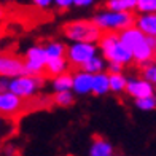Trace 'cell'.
Instances as JSON below:
<instances>
[{
    "label": "cell",
    "instance_id": "1",
    "mask_svg": "<svg viewBox=\"0 0 156 156\" xmlns=\"http://www.w3.org/2000/svg\"><path fill=\"white\" fill-rule=\"evenodd\" d=\"M123 43L129 48V51L132 53L134 62L140 66L144 62H150V61H156V51L153 49V46L150 45L148 35H145L137 26H131L127 29L119 32Z\"/></svg>",
    "mask_w": 156,
    "mask_h": 156
},
{
    "label": "cell",
    "instance_id": "2",
    "mask_svg": "<svg viewBox=\"0 0 156 156\" xmlns=\"http://www.w3.org/2000/svg\"><path fill=\"white\" fill-rule=\"evenodd\" d=\"M97 45L102 56L107 59V62H119L127 66L134 61L132 53L119 37V32H104L101 40L97 41Z\"/></svg>",
    "mask_w": 156,
    "mask_h": 156
},
{
    "label": "cell",
    "instance_id": "3",
    "mask_svg": "<svg viewBox=\"0 0 156 156\" xmlns=\"http://www.w3.org/2000/svg\"><path fill=\"white\" fill-rule=\"evenodd\" d=\"M62 34L69 41H91V43H97L104 32L94 23V19H75L64 24Z\"/></svg>",
    "mask_w": 156,
    "mask_h": 156
},
{
    "label": "cell",
    "instance_id": "4",
    "mask_svg": "<svg viewBox=\"0 0 156 156\" xmlns=\"http://www.w3.org/2000/svg\"><path fill=\"white\" fill-rule=\"evenodd\" d=\"M136 18L132 11H113L104 10L94 15V23L101 27L102 32H121L131 26H136Z\"/></svg>",
    "mask_w": 156,
    "mask_h": 156
},
{
    "label": "cell",
    "instance_id": "5",
    "mask_svg": "<svg viewBox=\"0 0 156 156\" xmlns=\"http://www.w3.org/2000/svg\"><path fill=\"white\" fill-rule=\"evenodd\" d=\"M45 84V80L41 75H21L16 78H10L8 91H13L15 94L21 96L23 99H30L35 96L37 89H41Z\"/></svg>",
    "mask_w": 156,
    "mask_h": 156
},
{
    "label": "cell",
    "instance_id": "6",
    "mask_svg": "<svg viewBox=\"0 0 156 156\" xmlns=\"http://www.w3.org/2000/svg\"><path fill=\"white\" fill-rule=\"evenodd\" d=\"M99 45L91 41H72V45L67 46L66 58L69 64L75 69H81L91 58L97 54Z\"/></svg>",
    "mask_w": 156,
    "mask_h": 156
},
{
    "label": "cell",
    "instance_id": "7",
    "mask_svg": "<svg viewBox=\"0 0 156 156\" xmlns=\"http://www.w3.org/2000/svg\"><path fill=\"white\" fill-rule=\"evenodd\" d=\"M26 70L29 75H41L45 73V67L48 62V54L45 51V46L34 45L26 51Z\"/></svg>",
    "mask_w": 156,
    "mask_h": 156
},
{
    "label": "cell",
    "instance_id": "8",
    "mask_svg": "<svg viewBox=\"0 0 156 156\" xmlns=\"http://www.w3.org/2000/svg\"><path fill=\"white\" fill-rule=\"evenodd\" d=\"M26 61L15 54H2L0 58V75L6 78H16L26 75Z\"/></svg>",
    "mask_w": 156,
    "mask_h": 156
},
{
    "label": "cell",
    "instance_id": "9",
    "mask_svg": "<svg viewBox=\"0 0 156 156\" xmlns=\"http://www.w3.org/2000/svg\"><path fill=\"white\" fill-rule=\"evenodd\" d=\"M24 110V99L13 91L0 93V112L3 116H15Z\"/></svg>",
    "mask_w": 156,
    "mask_h": 156
},
{
    "label": "cell",
    "instance_id": "10",
    "mask_svg": "<svg viewBox=\"0 0 156 156\" xmlns=\"http://www.w3.org/2000/svg\"><path fill=\"white\" fill-rule=\"evenodd\" d=\"M126 93L129 94L132 99H140V97H148L153 96L156 93V86L154 83L147 80V78H131L127 81L126 86Z\"/></svg>",
    "mask_w": 156,
    "mask_h": 156
},
{
    "label": "cell",
    "instance_id": "11",
    "mask_svg": "<svg viewBox=\"0 0 156 156\" xmlns=\"http://www.w3.org/2000/svg\"><path fill=\"white\" fill-rule=\"evenodd\" d=\"M93 83H94V75L86 72L83 69H78L73 73V88L72 91L78 96H86L93 93Z\"/></svg>",
    "mask_w": 156,
    "mask_h": 156
},
{
    "label": "cell",
    "instance_id": "12",
    "mask_svg": "<svg viewBox=\"0 0 156 156\" xmlns=\"http://www.w3.org/2000/svg\"><path fill=\"white\" fill-rule=\"evenodd\" d=\"M136 26L148 37H156V13H139Z\"/></svg>",
    "mask_w": 156,
    "mask_h": 156
},
{
    "label": "cell",
    "instance_id": "13",
    "mask_svg": "<svg viewBox=\"0 0 156 156\" xmlns=\"http://www.w3.org/2000/svg\"><path fill=\"white\" fill-rule=\"evenodd\" d=\"M70 66L69 61L66 56L62 58H48V62H46V67H45V73L49 75V76H58L64 72H67V67Z\"/></svg>",
    "mask_w": 156,
    "mask_h": 156
},
{
    "label": "cell",
    "instance_id": "14",
    "mask_svg": "<svg viewBox=\"0 0 156 156\" xmlns=\"http://www.w3.org/2000/svg\"><path fill=\"white\" fill-rule=\"evenodd\" d=\"M107 93H110V73L108 72L94 73L93 94L94 96H105Z\"/></svg>",
    "mask_w": 156,
    "mask_h": 156
},
{
    "label": "cell",
    "instance_id": "15",
    "mask_svg": "<svg viewBox=\"0 0 156 156\" xmlns=\"http://www.w3.org/2000/svg\"><path fill=\"white\" fill-rule=\"evenodd\" d=\"M89 154L91 156H112L113 154V147L105 139L96 136V137H93V144H91V148H89Z\"/></svg>",
    "mask_w": 156,
    "mask_h": 156
},
{
    "label": "cell",
    "instance_id": "16",
    "mask_svg": "<svg viewBox=\"0 0 156 156\" xmlns=\"http://www.w3.org/2000/svg\"><path fill=\"white\" fill-rule=\"evenodd\" d=\"M139 0H107L105 8L113 11H136Z\"/></svg>",
    "mask_w": 156,
    "mask_h": 156
},
{
    "label": "cell",
    "instance_id": "17",
    "mask_svg": "<svg viewBox=\"0 0 156 156\" xmlns=\"http://www.w3.org/2000/svg\"><path fill=\"white\" fill-rule=\"evenodd\" d=\"M72 88H73V73L64 72V73L53 78L54 93H58V91H67V89H72Z\"/></svg>",
    "mask_w": 156,
    "mask_h": 156
},
{
    "label": "cell",
    "instance_id": "18",
    "mask_svg": "<svg viewBox=\"0 0 156 156\" xmlns=\"http://www.w3.org/2000/svg\"><path fill=\"white\" fill-rule=\"evenodd\" d=\"M127 78L123 75V72L119 73H110V91L115 94H119L126 91V86H127Z\"/></svg>",
    "mask_w": 156,
    "mask_h": 156
},
{
    "label": "cell",
    "instance_id": "19",
    "mask_svg": "<svg viewBox=\"0 0 156 156\" xmlns=\"http://www.w3.org/2000/svg\"><path fill=\"white\" fill-rule=\"evenodd\" d=\"M105 66H107V64H105V58H104V56L101 58V56L96 54L94 58H91L81 69L94 75V73H99V72H104V70H105Z\"/></svg>",
    "mask_w": 156,
    "mask_h": 156
},
{
    "label": "cell",
    "instance_id": "20",
    "mask_svg": "<svg viewBox=\"0 0 156 156\" xmlns=\"http://www.w3.org/2000/svg\"><path fill=\"white\" fill-rule=\"evenodd\" d=\"M45 51L48 58H62L67 54V46L62 41H48L45 45Z\"/></svg>",
    "mask_w": 156,
    "mask_h": 156
},
{
    "label": "cell",
    "instance_id": "21",
    "mask_svg": "<svg viewBox=\"0 0 156 156\" xmlns=\"http://www.w3.org/2000/svg\"><path fill=\"white\" fill-rule=\"evenodd\" d=\"M53 104L58 105V107H70L73 104V91L67 89V91H58V93H54Z\"/></svg>",
    "mask_w": 156,
    "mask_h": 156
},
{
    "label": "cell",
    "instance_id": "22",
    "mask_svg": "<svg viewBox=\"0 0 156 156\" xmlns=\"http://www.w3.org/2000/svg\"><path fill=\"white\" fill-rule=\"evenodd\" d=\"M136 107L139 110H144V112H150L156 108V97L153 96H148V97H140L136 99Z\"/></svg>",
    "mask_w": 156,
    "mask_h": 156
},
{
    "label": "cell",
    "instance_id": "23",
    "mask_svg": "<svg viewBox=\"0 0 156 156\" xmlns=\"http://www.w3.org/2000/svg\"><path fill=\"white\" fill-rule=\"evenodd\" d=\"M139 13H156V0H142L137 5Z\"/></svg>",
    "mask_w": 156,
    "mask_h": 156
},
{
    "label": "cell",
    "instance_id": "24",
    "mask_svg": "<svg viewBox=\"0 0 156 156\" xmlns=\"http://www.w3.org/2000/svg\"><path fill=\"white\" fill-rule=\"evenodd\" d=\"M142 76L153 81L154 86H156V64L151 62V64H148V66H145L144 69H142Z\"/></svg>",
    "mask_w": 156,
    "mask_h": 156
},
{
    "label": "cell",
    "instance_id": "25",
    "mask_svg": "<svg viewBox=\"0 0 156 156\" xmlns=\"http://www.w3.org/2000/svg\"><path fill=\"white\" fill-rule=\"evenodd\" d=\"M54 5H56V8H58V10L67 11L69 8L75 6V0H54Z\"/></svg>",
    "mask_w": 156,
    "mask_h": 156
},
{
    "label": "cell",
    "instance_id": "26",
    "mask_svg": "<svg viewBox=\"0 0 156 156\" xmlns=\"http://www.w3.org/2000/svg\"><path fill=\"white\" fill-rule=\"evenodd\" d=\"M123 69H124V64H119V62H108L107 64L108 73H119V72H123Z\"/></svg>",
    "mask_w": 156,
    "mask_h": 156
},
{
    "label": "cell",
    "instance_id": "27",
    "mask_svg": "<svg viewBox=\"0 0 156 156\" xmlns=\"http://www.w3.org/2000/svg\"><path fill=\"white\" fill-rule=\"evenodd\" d=\"M32 3L35 6H38V8H41V10H46L51 5H54V0H32Z\"/></svg>",
    "mask_w": 156,
    "mask_h": 156
},
{
    "label": "cell",
    "instance_id": "28",
    "mask_svg": "<svg viewBox=\"0 0 156 156\" xmlns=\"http://www.w3.org/2000/svg\"><path fill=\"white\" fill-rule=\"evenodd\" d=\"M96 2V0H75V6L76 8H88Z\"/></svg>",
    "mask_w": 156,
    "mask_h": 156
},
{
    "label": "cell",
    "instance_id": "29",
    "mask_svg": "<svg viewBox=\"0 0 156 156\" xmlns=\"http://www.w3.org/2000/svg\"><path fill=\"white\" fill-rule=\"evenodd\" d=\"M6 2H11V0H6Z\"/></svg>",
    "mask_w": 156,
    "mask_h": 156
},
{
    "label": "cell",
    "instance_id": "30",
    "mask_svg": "<svg viewBox=\"0 0 156 156\" xmlns=\"http://www.w3.org/2000/svg\"><path fill=\"white\" fill-rule=\"evenodd\" d=\"M139 2H142V0H139Z\"/></svg>",
    "mask_w": 156,
    "mask_h": 156
}]
</instances>
